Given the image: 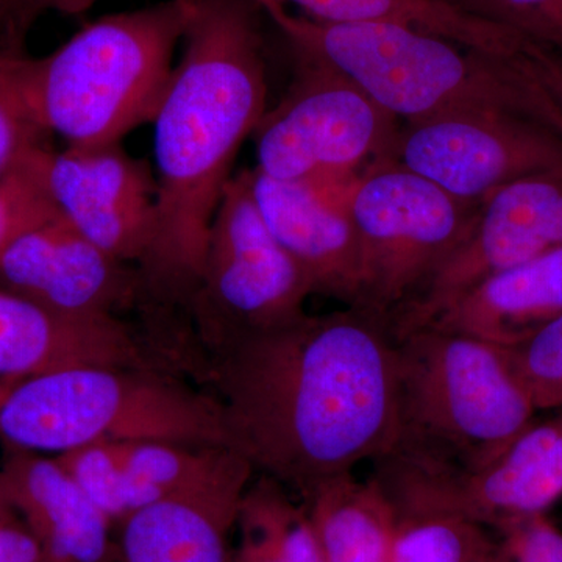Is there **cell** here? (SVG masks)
<instances>
[{"label":"cell","mask_w":562,"mask_h":562,"mask_svg":"<svg viewBox=\"0 0 562 562\" xmlns=\"http://www.w3.org/2000/svg\"><path fill=\"white\" fill-rule=\"evenodd\" d=\"M228 446L299 501L397 442L395 344L369 310L312 316L217 351L198 373Z\"/></svg>","instance_id":"6da1fadb"},{"label":"cell","mask_w":562,"mask_h":562,"mask_svg":"<svg viewBox=\"0 0 562 562\" xmlns=\"http://www.w3.org/2000/svg\"><path fill=\"white\" fill-rule=\"evenodd\" d=\"M258 11L255 0H192L154 121L157 233L138 269L144 308L187 316L236 155L268 111Z\"/></svg>","instance_id":"7a4b0ae2"},{"label":"cell","mask_w":562,"mask_h":562,"mask_svg":"<svg viewBox=\"0 0 562 562\" xmlns=\"http://www.w3.org/2000/svg\"><path fill=\"white\" fill-rule=\"evenodd\" d=\"M260 9L283 33L295 61L338 74L398 121L495 110L562 133L561 111L519 54L501 57L390 22L324 24L283 7Z\"/></svg>","instance_id":"3957f363"},{"label":"cell","mask_w":562,"mask_h":562,"mask_svg":"<svg viewBox=\"0 0 562 562\" xmlns=\"http://www.w3.org/2000/svg\"><path fill=\"white\" fill-rule=\"evenodd\" d=\"M191 13L192 0H166L99 18L46 57L11 54V77L33 124L69 149L121 144L154 124Z\"/></svg>","instance_id":"277c9868"},{"label":"cell","mask_w":562,"mask_h":562,"mask_svg":"<svg viewBox=\"0 0 562 562\" xmlns=\"http://www.w3.org/2000/svg\"><path fill=\"white\" fill-rule=\"evenodd\" d=\"M392 336L398 432L391 452L471 472L535 424L538 409L505 347L432 325Z\"/></svg>","instance_id":"5b68a950"},{"label":"cell","mask_w":562,"mask_h":562,"mask_svg":"<svg viewBox=\"0 0 562 562\" xmlns=\"http://www.w3.org/2000/svg\"><path fill=\"white\" fill-rule=\"evenodd\" d=\"M3 447L72 452L99 442L228 447L220 402L166 369L81 366L13 383L0 402Z\"/></svg>","instance_id":"8992f818"},{"label":"cell","mask_w":562,"mask_h":562,"mask_svg":"<svg viewBox=\"0 0 562 562\" xmlns=\"http://www.w3.org/2000/svg\"><path fill=\"white\" fill-rule=\"evenodd\" d=\"M310 281L262 220L251 169L233 176L211 224L198 286L187 306L198 360L305 316Z\"/></svg>","instance_id":"52a82bcc"},{"label":"cell","mask_w":562,"mask_h":562,"mask_svg":"<svg viewBox=\"0 0 562 562\" xmlns=\"http://www.w3.org/2000/svg\"><path fill=\"white\" fill-rule=\"evenodd\" d=\"M361 249L357 308L387 321L424 291L471 236L479 203L460 201L390 161L373 162L342 192Z\"/></svg>","instance_id":"ba28073f"},{"label":"cell","mask_w":562,"mask_h":562,"mask_svg":"<svg viewBox=\"0 0 562 562\" xmlns=\"http://www.w3.org/2000/svg\"><path fill=\"white\" fill-rule=\"evenodd\" d=\"M401 121L331 70L295 61L279 105L255 128V171L276 180L338 184L366 161H383Z\"/></svg>","instance_id":"9c48e42d"},{"label":"cell","mask_w":562,"mask_h":562,"mask_svg":"<svg viewBox=\"0 0 562 562\" xmlns=\"http://www.w3.org/2000/svg\"><path fill=\"white\" fill-rule=\"evenodd\" d=\"M373 479L398 505L458 514L502 531L547 514L562 498V414L532 424L495 460L471 472L391 452L373 462Z\"/></svg>","instance_id":"30bf717a"},{"label":"cell","mask_w":562,"mask_h":562,"mask_svg":"<svg viewBox=\"0 0 562 562\" xmlns=\"http://www.w3.org/2000/svg\"><path fill=\"white\" fill-rule=\"evenodd\" d=\"M383 161L480 205L513 181L562 169V133L522 114L458 111L403 122Z\"/></svg>","instance_id":"8fae6325"},{"label":"cell","mask_w":562,"mask_h":562,"mask_svg":"<svg viewBox=\"0 0 562 562\" xmlns=\"http://www.w3.org/2000/svg\"><path fill=\"white\" fill-rule=\"evenodd\" d=\"M52 203L85 238L139 269L157 233V179L149 162L121 144L98 149L36 150Z\"/></svg>","instance_id":"7c38bea8"},{"label":"cell","mask_w":562,"mask_h":562,"mask_svg":"<svg viewBox=\"0 0 562 562\" xmlns=\"http://www.w3.org/2000/svg\"><path fill=\"white\" fill-rule=\"evenodd\" d=\"M561 247L562 169L513 181L480 203L471 236L424 291L391 317V330L416 327L480 281Z\"/></svg>","instance_id":"4fadbf2b"},{"label":"cell","mask_w":562,"mask_h":562,"mask_svg":"<svg viewBox=\"0 0 562 562\" xmlns=\"http://www.w3.org/2000/svg\"><path fill=\"white\" fill-rule=\"evenodd\" d=\"M0 288L70 319L140 313L138 269L111 257L60 214L21 233L0 257Z\"/></svg>","instance_id":"5bb4252c"},{"label":"cell","mask_w":562,"mask_h":562,"mask_svg":"<svg viewBox=\"0 0 562 562\" xmlns=\"http://www.w3.org/2000/svg\"><path fill=\"white\" fill-rule=\"evenodd\" d=\"M114 527L171 498L246 486L254 468L228 447L99 442L54 457Z\"/></svg>","instance_id":"9a60e30c"},{"label":"cell","mask_w":562,"mask_h":562,"mask_svg":"<svg viewBox=\"0 0 562 562\" xmlns=\"http://www.w3.org/2000/svg\"><path fill=\"white\" fill-rule=\"evenodd\" d=\"M338 190V184L276 180L251 169V191L262 220L305 273L313 294L358 306L360 241Z\"/></svg>","instance_id":"2e32d148"},{"label":"cell","mask_w":562,"mask_h":562,"mask_svg":"<svg viewBox=\"0 0 562 562\" xmlns=\"http://www.w3.org/2000/svg\"><path fill=\"white\" fill-rule=\"evenodd\" d=\"M81 366L169 371L144 331L125 321L70 319L0 288V379Z\"/></svg>","instance_id":"e0dca14e"},{"label":"cell","mask_w":562,"mask_h":562,"mask_svg":"<svg viewBox=\"0 0 562 562\" xmlns=\"http://www.w3.org/2000/svg\"><path fill=\"white\" fill-rule=\"evenodd\" d=\"M0 480L50 562H122L116 527L55 460L3 447Z\"/></svg>","instance_id":"ac0fdd59"},{"label":"cell","mask_w":562,"mask_h":562,"mask_svg":"<svg viewBox=\"0 0 562 562\" xmlns=\"http://www.w3.org/2000/svg\"><path fill=\"white\" fill-rule=\"evenodd\" d=\"M560 314L562 247L480 281L416 327L432 325L513 349Z\"/></svg>","instance_id":"d6986e66"},{"label":"cell","mask_w":562,"mask_h":562,"mask_svg":"<svg viewBox=\"0 0 562 562\" xmlns=\"http://www.w3.org/2000/svg\"><path fill=\"white\" fill-rule=\"evenodd\" d=\"M246 486L147 506L116 527L122 562H231Z\"/></svg>","instance_id":"ffe728a7"},{"label":"cell","mask_w":562,"mask_h":562,"mask_svg":"<svg viewBox=\"0 0 562 562\" xmlns=\"http://www.w3.org/2000/svg\"><path fill=\"white\" fill-rule=\"evenodd\" d=\"M258 7L294 5L324 24L390 22L435 33L472 49L516 57L528 40L501 25L473 18L443 0H255Z\"/></svg>","instance_id":"44dd1931"},{"label":"cell","mask_w":562,"mask_h":562,"mask_svg":"<svg viewBox=\"0 0 562 562\" xmlns=\"http://www.w3.org/2000/svg\"><path fill=\"white\" fill-rule=\"evenodd\" d=\"M301 502L325 562H390L394 508L373 476L331 480Z\"/></svg>","instance_id":"7402d4cb"},{"label":"cell","mask_w":562,"mask_h":562,"mask_svg":"<svg viewBox=\"0 0 562 562\" xmlns=\"http://www.w3.org/2000/svg\"><path fill=\"white\" fill-rule=\"evenodd\" d=\"M392 508L390 562H476L495 543L486 528L458 514L398 503Z\"/></svg>","instance_id":"603a6c76"},{"label":"cell","mask_w":562,"mask_h":562,"mask_svg":"<svg viewBox=\"0 0 562 562\" xmlns=\"http://www.w3.org/2000/svg\"><path fill=\"white\" fill-rule=\"evenodd\" d=\"M41 146L0 176V257L21 233L58 216L41 179L36 161Z\"/></svg>","instance_id":"cb8c5ba5"},{"label":"cell","mask_w":562,"mask_h":562,"mask_svg":"<svg viewBox=\"0 0 562 562\" xmlns=\"http://www.w3.org/2000/svg\"><path fill=\"white\" fill-rule=\"evenodd\" d=\"M506 351L536 409L562 408V314Z\"/></svg>","instance_id":"d4e9b609"},{"label":"cell","mask_w":562,"mask_h":562,"mask_svg":"<svg viewBox=\"0 0 562 562\" xmlns=\"http://www.w3.org/2000/svg\"><path fill=\"white\" fill-rule=\"evenodd\" d=\"M491 24L562 52V0H443Z\"/></svg>","instance_id":"484cf974"},{"label":"cell","mask_w":562,"mask_h":562,"mask_svg":"<svg viewBox=\"0 0 562 562\" xmlns=\"http://www.w3.org/2000/svg\"><path fill=\"white\" fill-rule=\"evenodd\" d=\"M40 144L44 133L33 124L14 87L11 54L0 50V176Z\"/></svg>","instance_id":"4316f807"},{"label":"cell","mask_w":562,"mask_h":562,"mask_svg":"<svg viewBox=\"0 0 562 562\" xmlns=\"http://www.w3.org/2000/svg\"><path fill=\"white\" fill-rule=\"evenodd\" d=\"M102 0H2L0 14V50L7 54L22 55L25 38L35 22L50 11L55 13H87Z\"/></svg>","instance_id":"83f0119b"},{"label":"cell","mask_w":562,"mask_h":562,"mask_svg":"<svg viewBox=\"0 0 562 562\" xmlns=\"http://www.w3.org/2000/svg\"><path fill=\"white\" fill-rule=\"evenodd\" d=\"M506 562H562V530L547 514L502 530Z\"/></svg>","instance_id":"f1b7e54d"},{"label":"cell","mask_w":562,"mask_h":562,"mask_svg":"<svg viewBox=\"0 0 562 562\" xmlns=\"http://www.w3.org/2000/svg\"><path fill=\"white\" fill-rule=\"evenodd\" d=\"M520 60L543 90L549 92L562 114V52L531 41L520 54Z\"/></svg>","instance_id":"f546056e"},{"label":"cell","mask_w":562,"mask_h":562,"mask_svg":"<svg viewBox=\"0 0 562 562\" xmlns=\"http://www.w3.org/2000/svg\"><path fill=\"white\" fill-rule=\"evenodd\" d=\"M0 562H50L20 517L0 520Z\"/></svg>","instance_id":"4dcf8cb0"},{"label":"cell","mask_w":562,"mask_h":562,"mask_svg":"<svg viewBox=\"0 0 562 562\" xmlns=\"http://www.w3.org/2000/svg\"><path fill=\"white\" fill-rule=\"evenodd\" d=\"M13 516H16V514L11 508L7 492L3 490L2 480H0V520L10 519Z\"/></svg>","instance_id":"1f68e13d"},{"label":"cell","mask_w":562,"mask_h":562,"mask_svg":"<svg viewBox=\"0 0 562 562\" xmlns=\"http://www.w3.org/2000/svg\"><path fill=\"white\" fill-rule=\"evenodd\" d=\"M476 562H506L505 554L502 552L501 543L495 542Z\"/></svg>","instance_id":"d6a6232c"},{"label":"cell","mask_w":562,"mask_h":562,"mask_svg":"<svg viewBox=\"0 0 562 562\" xmlns=\"http://www.w3.org/2000/svg\"><path fill=\"white\" fill-rule=\"evenodd\" d=\"M18 380H2L0 379V402H2L3 395L10 390L11 384L16 383Z\"/></svg>","instance_id":"836d02e7"},{"label":"cell","mask_w":562,"mask_h":562,"mask_svg":"<svg viewBox=\"0 0 562 562\" xmlns=\"http://www.w3.org/2000/svg\"><path fill=\"white\" fill-rule=\"evenodd\" d=\"M0 14H2V0H0Z\"/></svg>","instance_id":"e575fe53"}]
</instances>
